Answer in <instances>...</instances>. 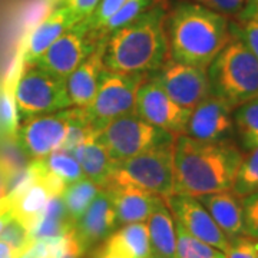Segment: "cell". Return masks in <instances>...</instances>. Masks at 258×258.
<instances>
[{"instance_id":"1","label":"cell","mask_w":258,"mask_h":258,"mask_svg":"<svg viewBox=\"0 0 258 258\" xmlns=\"http://www.w3.org/2000/svg\"><path fill=\"white\" fill-rule=\"evenodd\" d=\"M244 155L230 139L179 135L174 148V194L201 197L231 191Z\"/></svg>"},{"instance_id":"2","label":"cell","mask_w":258,"mask_h":258,"mask_svg":"<svg viewBox=\"0 0 258 258\" xmlns=\"http://www.w3.org/2000/svg\"><path fill=\"white\" fill-rule=\"evenodd\" d=\"M168 3L157 5L105 40L103 66L113 72L152 74L171 57L166 35Z\"/></svg>"},{"instance_id":"3","label":"cell","mask_w":258,"mask_h":258,"mask_svg":"<svg viewBox=\"0 0 258 258\" xmlns=\"http://www.w3.org/2000/svg\"><path fill=\"white\" fill-rule=\"evenodd\" d=\"M171 59L208 69L232 39L227 16L198 3L179 2L166 15Z\"/></svg>"},{"instance_id":"4","label":"cell","mask_w":258,"mask_h":258,"mask_svg":"<svg viewBox=\"0 0 258 258\" xmlns=\"http://www.w3.org/2000/svg\"><path fill=\"white\" fill-rule=\"evenodd\" d=\"M211 93L232 109L258 98V59L240 39L232 37L208 66Z\"/></svg>"},{"instance_id":"5","label":"cell","mask_w":258,"mask_h":258,"mask_svg":"<svg viewBox=\"0 0 258 258\" xmlns=\"http://www.w3.org/2000/svg\"><path fill=\"white\" fill-rule=\"evenodd\" d=\"M175 142L152 148L137 157L113 161L103 188L135 186L162 198L174 195Z\"/></svg>"},{"instance_id":"6","label":"cell","mask_w":258,"mask_h":258,"mask_svg":"<svg viewBox=\"0 0 258 258\" xmlns=\"http://www.w3.org/2000/svg\"><path fill=\"white\" fill-rule=\"evenodd\" d=\"M149 74H123L103 69L92 102L83 108L92 132L96 135L105 125L119 116L137 113L139 88Z\"/></svg>"},{"instance_id":"7","label":"cell","mask_w":258,"mask_h":258,"mask_svg":"<svg viewBox=\"0 0 258 258\" xmlns=\"http://www.w3.org/2000/svg\"><path fill=\"white\" fill-rule=\"evenodd\" d=\"M95 137L113 161H122L152 148L175 142L179 135L157 128L139 118L137 113H131L111 120Z\"/></svg>"},{"instance_id":"8","label":"cell","mask_w":258,"mask_h":258,"mask_svg":"<svg viewBox=\"0 0 258 258\" xmlns=\"http://www.w3.org/2000/svg\"><path fill=\"white\" fill-rule=\"evenodd\" d=\"M15 101L18 111L29 118L55 113L72 106L66 81L57 79L35 64L19 76Z\"/></svg>"},{"instance_id":"9","label":"cell","mask_w":258,"mask_h":258,"mask_svg":"<svg viewBox=\"0 0 258 258\" xmlns=\"http://www.w3.org/2000/svg\"><path fill=\"white\" fill-rule=\"evenodd\" d=\"M82 108L71 106L63 111L32 116L18 129L16 138L30 159H45L59 151L68 138L69 129L81 115Z\"/></svg>"},{"instance_id":"10","label":"cell","mask_w":258,"mask_h":258,"mask_svg":"<svg viewBox=\"0 0 258 258\" xmlns=\"http://www.w3.org/2000/svg\"><path fill=\"white\" fill-rule=\"evenodd\" d=\"M96 46L98 43L89 35V25L85 19L62 33L32 64L57 79L68 81L75 69L92 53Z\"/></svg>"},{"instance_id":"11","label":"cell","mask_w":258,"mask_h":258,"mask_svg":"<svg viewBox=\"0 0 258 258\" xmlns=\"http://www.w3.org/2000/svg\"><path fill=\"white\" fill-rule=\"evenodd\" d=\"M151 76L161 85L169 98L189 111L211 95L208 69L204 68L179 63L169 57Z\"/></svg>"},{"instance_id":"12","label":"cell","mask_w":258,"mask_h":258,"mask_svg":"<svg viewBox=\"0 0 258 258\" xmlns=\"http://www.w3.org/2000/svg\"><path fill=\"white\" fill-rule=\"evenodd\" d=\"M137 115L148 123L166 132L185 135L191 111L182 108L172 98H169V95L149 74L147 81L139 88Z\"/></svg>"},{"instance_id":"13","label":"cell","mask_w":258,"mask_h":258,"mask_svg":"<svg viewBox=\"0 0 258 258\" xmlns=\"http://www.w3.org/2000/svg\"><path fill=\"white\" fill-rule=\"evenodd\" d=\"M165 203L169 211L172 212L174 220L179 222L191 235L222 252H227L230 247L228 237L217 225V222L214 221L207 208L198 201V198L174 194L166 198Z\"/></svg>"},{"instance_id":"14","label":"cell","mask_w":258,"mask_h":258,"mask_svg":"<svg viewBox=\"0 0 258 258\" xmlns=\"http://www.w3.org/2000/svg\"><path fill=\"white\" fill-rule=\"evenodd\" d=\"M66 186L68 185L52 172H49L43 164L42 174L29 186L19 192L8 194L12 197L13 201L12 217L19 222H22L32 232L50 198L55 195H62Z\"/></svg>"},{"instance_id":"15","label":"cell","mask_w":258,"mask_h":258,"mask_svg":"<svg viewBox=\"0 0 258 258\" xmlns=\"http://www.w3.org/2000/svg\"><path fill=\"white\" fill-rule=\"evenodd\" d=\"M232 111L227 102L211 93L191 111L185 135L200 141L225 139L234 129Z\"/></svg>"},{"instance_id":"16","label":"cell","mask_w":258,"mask_h":258,"mask_svg":"<svg viewBox=\"0 0 258 258\" xmlns=\"http://www.w3.org/2000/svg\"><path fill=\"white\" fill-rule=\"evenodd\" d=\"M116 227L118 221L111 194L102 188V191L96 195L89 208L76 221L74 231L76 238L86 252L98 242L106 240Z\"/></svg>"},{"instance_id":"17","label":"cell","mask_w":258,"mask_h":258,"mask_svg":"<svg viewBox=\"0 0 258 258\" xmlns=\"http://www.w3.org/2000/svg\"><path fill=\"white\" fill-rule=\"evenodd\" d=\"M76 25L71 10L64 6H59L52 10L46 18L25 33L22 42L23 63H33L46 52V49L68 29Z\"/></svg>"},{"instance_id":"18","label":"cell","mask_w":258,"mask_h":258,"mask_svg":"<svg viewBox=\"0 0 258 258\" xmlns=\"http://www.w3.org/2000/svg\"><path fill=\"white\" fill-rule=\"evenodd\" d=\"M93 258H151L147 222L126 224L112 232Z\"/></svg>"},{"instance_id":"19","label":"cell","mask_w":258,"mask_h":258,"mask_svg":"<svg viewBox=\"0 0 258 258\" xmlns=\"http://www.w3.org/2000/svg\"><path fill=\"white\" fill-rule=\"evenodd\" d=\"M105 40L106 39L98 43V46L95 47L92 53L75 69L74 74L66 81L68 95L72 106L86 108L92 102L99 85L102 71L105 69L103 66Z\"/></svg>"},{"instance_id":"20","label":"cell","mask_w":258,"mask_h":258,"mask_svg":"<svg viewBox=\"0 0 258 258\" xmlns=\"http://www.w3.org/2000/svg\"><path fill=\"white\" fill-rule=\"evenodd\" d=\"M103 189L111 194L118 225L147 222L161 200H165L135 186H109Z\"/></svg>"},{"instance_id":"21","label":"cell","mask_w":258,"mask_h":258,"mask_svg":"<svg viewBox=\"0 0 258 258\" xmlns=\"http://www.w3.org/2000/svg\"><path fill=\"white\" fill-rule=\"evenodd\" d=\"M210 212L214 221L228 237V240L244 234V221H242V204L232 191L207 194L195 197Z\"/></svg>"},{"instance_id":"22","label":"cell","mask_w":258,"mask_h":258,"mask_svg":"<svg viewBox=\"0 0 258 258\" xmlns=\"http://www.w3.org/2000/svg\"><path fill=\"white\" fill-rule=\"evenodd\" d=\"M151 258H176V231L165 200L155 207L147 221Z\"/></svg>"},{"instance_id":"23","label":"cell","mask_w":258,"mask_h":258,"mask_svg":"<svg viewBox=\"0 0 258 258\" xmlns=\"http://www.w3.org/2000/svg\"><path fill=\"white\" fill-rule=\"evenodd\" d=\"M72 154L79 161L85 176L103 188L111 174L113 159L105 147L96 139L95 134L89 135L83 142H81L72 151Z\"/></svg>"},{"instance_id":"24","label":"cell","mask_w":258,"mask_h":258,"mask_svg":"<svg viewBox=\"0 0 258 258\" xmlns=\"http://www.w3.org/2000/svg\"><path fill=\"white\" fill-rule=\"evenodd\" d=\"M75 222L69 217L62 195H55L47 203L45 211L42 212L39 221L32 231V240L60 237L74 230Z\"/></svg>"},{"instance_id":"25","label":"cell","mask_w":258,"mask_h":258,"mask_svg":"<svg viewBox=\"0 0 258 258\" xmlns=\"http://www.w3.org/2000/svg\"><path fill=\"white\" fill-rule=\"evenodd\" d=\"M101 191V186L88 178L76 181L64 188V191L62 192V200L66 205V210L69 212V217L72 218L75 224L89 208V205Z\"/></svg>"},{"instance_id":"26","label":"cell","mask_w":258,"mask_h":258,"mask_svg":"<svg viewBox=\"0 0 258 258\" xmlns=\"http://www.w3.org/2000/svg\"><path fill=\"white\" fill-rule=\"evenodd\" d=\"M162 3H168V2L166 0H126L122 5V8L108 20V23L98 32L96 42L99 43L101 40L106 39L115 30L125 26L126 23L141 16L147 10L152 9L157 5H162Z\"/></svg>"},{"instance_id":"27","label":"cell","mask_w":258,"mask_h":258,"mask_svg":"<svg viewBox=\"0 0 258 258\" xmlns=\"http://www.w3.org/2000/svg\"><path fill=\"white\" fill-rule=\"evenodd\" d=\"M232 37L240 39L258 59V9L257 2H251L230 25Z\"/></svg>"},{"instance_id":"28","label":"cell","mask_w":258,"mask_h":258,"mask_svg":"<svg viewBox=\"0 0 258 258\" xmlns=\"http://www.w3.org/2000/svg\"><path fill=\"white\" fill-rule=\"evenodd\" d=\"M175 231L176 258H227L225 252L195 238L178 221H175Z\"/></svg>"},{"instance_id":"29","label":"cell","mask_w":258,"mask_h":258,"mask_svg":"<svg viewBox=\"0 0 258 258\" xmlns=\"http://www.w3.org/2000/svg\"><path fill=\"white\" fill-rule=\"evenodd\" d=\"M234 123L237 126L242 145L247 149L258 147V98L247 102L237 108L234 115Z\"/></svg>"},{"instance_id":"30","label":"cell","mask_w":258,"mask_h":258,"mask_svg":"<svg viewBox=\"0 0 258 258\" xmlns=\"http://www.w3.org/2000/svg\"><path fill=\"white\" fill-rule=\"evenodd\" d=\"M43 164L49 172L62 179L66 185H71L86 178L83 174L79 161L72 152L68 151H55L43 159Z\"/></svg>"},{"instance_id":"31","label":"cell","mask_w":258,"mask_h":258,"mask_svg":"<svg viewBox=\"0 0 258 258\" xmlns=\"http://www.w3.org/2000/svg\"><path fill=\"white\" fill-rule=\"evenodd\" d=\"M30 158L25 154L18 138H2L0 141V174L9 182L20 171L28 168Z\"/></svg>"},{"instance_id":"32","label":"cell","mask_w":258,"mask_h":258,"mask_svg":"<svg viewBox=\"0 0 258 258\" xmlns=\"http://www.w3.org/2000/svg\"><path fill=\"white\" fill-rule=\"evenodd\" d=\"M231 191L241 200L258 192V147L251 149L248 155L244 157Z\"/></svg>"},{"instance_id":"33","label":"cell","mask_w":258,"mask_h":258,"mask_svg":"<svg viewBox=\"0 0 258 258\" xmlns=\"http://www.w3.org/2000/svg\"><path fill=\"white\" fill-rule=\"evenodd\" d=\"M0 240L8 242L10 247H13L20 254L25 252L29 245L33 242L30 230H28L22 222L15 220L13 217L0 232Z\"/></svg>"},{"instance_id":"34","label":"cell","mask_w":258,"mask_h":258,"mask_svg":"<svg viewBox=\"0 0 258 258\" xmlns=\"http://www.w3.org/2000/svg\"><path fill=\"white\" fill-rule=\"evenodd\" d=\"M125 2L126 0H101L99 5H98V8L95 9V12H93L89 18L86 19L88 20V25H89V35H91V37H92L95 42H96L98 32L122 8V5Z\"/></svg>"},{"instance_id":"35","label":"cell","mask_w":258,"mask_h":258,"mask_svg":"<svg viewBox=\"0 0 258 258\" xmlns=\"http://www.w3.org/2000/svg\"><path fill=\"white\" fill-rule=\"evenodd\" d=\"M244 235L258 240V192L251 194L241 200Z\"/></svg>"},{"instance_id":"36","label":"cell","mask_w":258,"mask_h":258,"mask_svg":"<svg viewBox=\"0 0 258 258\" xmlns=\"http://www.w3.org/2000/svg\"><path fill=\"white\" fill-rule=\"evenodd\" d=\"M227 258H258V240L248 235H238L230 240Z\"/></svg>"},{"instance_id":"37","label":"cell","mask_w":258,"mask_h":258,"mask_svg":"<svg viewBox=\"0 0 258 258\" xmlns=\"http://www.w3.org/2000/svg\"><path fill=\"white\" fill-rule=\"evenodd\" d=\"M204 8L221 13L224 16H234L237 18L242 13L252 0H195Z\"/></svg>"},{"instance_id":"38","label":"cell","mask_w":258,"mask_h":258,"mask_svg":"<svg viewBox=\"0 0 258 258\" xmlns=\"http://www.w3.org/2000/svg\"><path fill=\"white\" fill-rule=\"evenodd\" d=\"M101 0H60V6L71 10L76 23L82 22L92 15Z\"/></svg>"},{"instance_id":"39","label":"cell","mask_w":258,"mask_h":258,"mask_svg":"<svg viewBox=\"0 0 258 258\" xmlns=\"http://www.w3.org/2000/svg\"><path fill=\"white\" fill-rule=\"evenodd\" d=\"M12 203L13 201L10 195H6L3 200H0V232L12 220Z\"/></svg>"},{"instance_id":"40","label":"cell","mask_w":258,"mask_h":258,"mask_svg":"<svg viewBox=\"0 0 258 258\" xmlns=\"http://www.w3.org/2000/svg\"><path fill=\"white\" fill-rule=\"evenodd\" d=\"M20 252L13 247H10L8 242L0 240V258H19Z\"/></svg>"},{"instance_id":"41","label":"cell","mask_w":258,"mask_h":258,"mask_svg":"<svg viewBox=\"0 0 258 258\" xmlns=\"http://www.w3.org/2000/svg\"><path fill=\"white\" fill-rule=\"evenodd\" d=\"M8 195V179L0 174V200Z\"/></svg>"},{"instance_id":"42","label":"cell","mask_w":258,"mask_h":258,"mask_svg":"<svg viewBox=\"0 0 258 258\" xmlns=\"http://www.w3.org/2000/svg\"><path fill=\"white\" fill-rule=\"evenodd\" d=\"M252 2H258V0H252Z\"/></svg>"},{"instance_id":"43","label":"cell","mask_w":258,"mask_h":258,"mask_svg":"<svg viewBox=\"0 0 258 258\" xmlns=\"http://www.w3.org/2000/svg\"><path fill=\"white\" fill-rule=\"evenodd\" d=\"M257 9H258V2H257Z\"/></svg>"}]
</instances>
